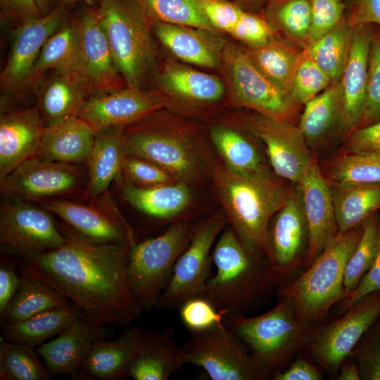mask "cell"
I'll return each mask as SVG.
<instances>
[{
  "label": "cell",
  "mask_w": 380,
  "mask_h": 380,
  "mask_svg": "<svg viewBox=\"0 0 380 380\" xmlns=\"http://www.w3.org/2000/svg\"><path fill=\"white\" fill-rule=\"evenodd\" d=\"M60 248L18 262L21 274L43 282L78 305L83 317L100 325L128 326L143 312L128 282L130 245L92 243L70 225Z\"/></svg>",
  "instance_id": "cell-1"
},
{
  "label": "cell",
  "mask_w": 380,
  "mask_h": 380,
  "mask_svg": "<svg viewBox=\"0 0 380 380\" xmlns=\"http://www.w3.org/2000/svg\"><path fill=\"white\" fill-rule=\"evenodd\" d=\"M212 181L227 222L239 238L251 251L267 254L270 220L293 192L268 171L243 175L222 163L215 164Z\"/></svg>",
  "instance_id": "cell-2"
},
{
  "label": "cell",
  "mask_w": 380,
  "mask_h": 380,
  "mask_svg": "<svg viewBox=\"0 0 380 380\" xmlns=\"http://www.w3.org/2000/svg\"><path fill=\"white\" fill-rule=\"evenodd\" d=\"M161 111L124 127L126 154L149 160L188 185L212 179L216 163L208 146Z\"/></svg>",
  "instance_id": "cell-3"
},
{
  "label": "cell",
  "mask_w": 380,
  "mask_h": 380,
  "mask_svg": "<svg viewBox=\"0 0 380 380\" xmlns=\"http://www.w3.org/2000/svg\"><path fill=\"white\" fill-rule=\"evenodd\" d=\"M248 249L231 227L218 236L212 252L215 274L201 295L219 311L243 315L262 298L274 278L270 265Z\"/></svg>",
  "instance_id": "cell-4"
},
{
  "label": "cell",
  "mask_w": 380,
  "mask_h": 380,
  "mask_svg": "<svg viewBox=\"0 0 380 380\" xmlns=\"http://www.w3.org/2000/svg\"><path fill=\"white\" fill-rule=\"evenodd\" d=\"M101 25L127 87L142 89L156 64L151 25L134 0H99Z\"/></svg>",
  "instance_id": "cell-5"
},
{
  "label": "cell",
  "mask_w": 380,
  "mask_h": 380,
  "mask_svg": "<svg viewBox=\"0 0 380 380\" xmlns=\"http://www.w3.org/2000/svg\"><path fill=\"white\" fill-rule=\"evenodd\" d=\"M196 226L182 220L160 234L129 246L126 272L132 293L143 312L156 309L172 278L175 263L186 248Z\"/></svg>",
  "instance_id": "cell-6"
},
{
  "label": "cell",
  "mask_w": 380,
  "mask_h": 380,
  "mask_svg": "<svg viewBox=\"0 0 380 380\" xmlns=\"http://www.w3.org/2000/svg\"><path fill=\"white\" fill-rule=\"evenodd\" d=\"M362 227L338 233L310 268L287 291V300L304 319L322 315L338 299L344 298L346 265L355 249ZM290 303V302H289Z\"/></svg>",
  "instance_id": "cell-7"
},
{
  "label": "cell",
  "mask_w": 380,
  "mask_h": 380,
  "mask_svg": "<svg viewBox=\"0 0 380 380\" xmlns=\"http://www.w3.org/2000/svg\"><path fill=\"white\" fill-rule=\"evenodd\" d=\"M182 345L184 364L203 368L213 380H258L268 370L253 355L243 342L224 324L198 331H189Z\"/></svg>",
  "instance_id": "cell-8"
},
{
  "label": "cell",
  "mask_w": 380,
  "mask_h": 380,
  "mask_svg": "<svg viewBox=\"0 0 380 380\" xmlns=\"http://www.w3.org/2000/svg\"><path fill=\"white\" fill-rule=\"evenodd\" d=\"M222 65L234 104L274 120L294 123L301 105L264 75L244 49L225 45Z\"/></svg>",
  "instance_id": "cell-9"
},
{
  "label": "cell",
  "mask_w": 380,
  "mask_h": 380,
  "mask_svg": "<svg viewBox=\"0 0 380 380\" xmlns=\"http://www.w3.org/2000/svg\"><path fill=\"white\" fill-rule=\"evenodd\" d=\"M227 223L224 213H217L196 225L190 242L178 258L170 281L156 309H179L186 300L203 294L212 276V246Z\"/></svg>",
  "instance_id": "cell-10"
},
{
  "label": "cell",
  "mask_w": 380,
  "mask_h": 380,
  "mask_svg": "<svg viewBox=\"0 0 380 380\" xmlns=\"http://www.w3.org/2000/svg\"><path fill=\"white\" fill-rule=\"evenodd\" d=\"M65 236L52 213L30 202L10 201L0 210V244L3 251L21 260L60 248Z\"/></svg>",
  "instance_id": "cell-11"
},
{
  "label": "cell",
  "mask_w": 380,
  "mask_h": 380,
  "mask_svg": "<svg viewBox=\"0 0 380 380\" xmlns=\"http://www.w3.org/2000/svg\"><path fill=\"white\" fill-rule=\"evenodd\" d=\"M293 312L286 299L256 317L227 315L224 324L251 349L253 355L268 370L281 361L300 335V327Z\"/></svg>",
  "instance_id": "cell-12"
},
{
  "label": "cell",
  "mask_w": 380,
  "mask_h": 380,
  "mask_svg": "<svg viewBox=\"0 0 380 380\" xmlns=\"http://www.w3.org/2000/svg\"><path fill=\"white\" fill-rule=\"evenodd\" d=\"M81 172L74 165L30 158L0 180L1 194L10 201H36L76 189Z\"/></svg>",
  "instance_id": "cell-13"
},
{
  "label": "cell",
  "mask_w": 380,
  "mask_h": 380,
  "mask_svg": "<svg viewBox=\"0 0 380 380\" xmlns=\"http://www.w3.org/2000/svg\"><path fill=\"white\" fill-rule=\"evenodd\" d=\"M248 127L263 143L275 174L299 183L315 159L300 127L258 113L249 119Z\"/></svg>",
  "instance_id": "cell-14"
},
{
  "label": "cell",
  "mask_w": 380,
  "mask_h": 380,
  "mask_svg": "<svg viewBox=\"0 0 380 380\" xmlns=\"http://www.w3.org/2000/svg\"><path fill=\"white\" fill-rule=\"evenodd\" d=\"M168 105L167 99L160 93L125 87L91 96L77 116L99 132L136 123Z\"/></svg>",
  "instance_id": "cell-15"
},
{
  "label": "cell",
  "mask_w": 380,
  "mask_h": 380,
  "mask_svg": "<svg viewBox=\"0 0 380 380\" xmlns=\"http://www.w3.org/2000/svg\"><path fill=\"white\" fill-rule=\"evenodd\" d=\"M65 20L66 8L58 4L49 13L18 25L1 73L3 91H16L27 86L31 70L44 44Z\"/></svg>",
  "instance_id": "cell-16"
},
{
  "label": "cell",
  "mask_w": 380,
  "mask_h": 380,
  "mask_svg": "<svg viewBox=\"0 0 380 380\" xmlns=\"http://www.w3.org/2000/svg\"><path fill=\"white\" fill-rule=\"evenodd\" d=\"M296 185L309 239L308 264L311 265L338 234L331 189L315 159Z\"/></svg>",
  "instance_id": "cell-17"
},
{
  "label": "cell",
  "mask_w": 380,
  "mask_h": 380,
  "mask_svg": "<svg viewBox=\"0 0 380 380\" xmlns=\"http://www.w3.org/2000/svg\"><path fill=\"white\" fill-rule=\"evenodd\" d=\"M77 22L80 34L81 72L89 96L127 87L114 62L97 8L86 10Z\"/></svg>",
  "instance_id": "cell-18"
},
{
  "label": "cell",
  "mask_w": 380,
  "mask_h": 380,
  "mask_svg": "<svg viewBox=\"0 0 380 380\" xmlns=\"http://www.w3.org/2000/svg\"><path fill=\"white\" fill-rule=\"evenodd\" d=\"M113 332L110 326L96 324L81 316L37 350L52 376L66 374L75 380L94 343L108 338Z\"/></svg>",
  "instance_id": "cell-19"
},
{
  "label": "cell",
  "mask_w": 380,
  "mask_h": 380,
  "mask_svg": "<svg viewBox=\"0 0 380 380\" xmlns=\"http://www.w3.org/2000/svg\"><path fill=\"white\" fill-rule=\"evenodd\" d=\"M43 208L92 243L131 245L135 241L130 225L118 213L67 200L49 201Z\"/></svg>",
  "instance_id": "cell-20"
},
{
  "label": "cell",
  "mask_w": 380,
  "mask_h": 380,
  "mask_svg": "<svg viewBox=\"0 0 380 380\" xmlns=\"http://www.w3.org/2000/svg\"><path fill=\"white\" fill-rule=\"evenodd\" d=\"M44 130L37 106L1 111L0 180L23 162L37 156Z\"/></svg>",
  "instance_id": "cell-21"
},
{
  "label": "cell",
  "mask_w": 380,
  "mask_h": 380,
  "mask_svg": "<svg viewBox=\"0 0 380 380\" xmlns=\"http://www.w3.org/2000/svg\"><path fill=\"white\" fill-rule=\"evenodd\" d=\"M372 31L367 25L353 27L347 62L341 77L343 132L357 128L366 96Z\"/></svg>",
  "instance_id": "cell-22"
},
{
  "label": "cell",
  "mask_w": 380,
  "mask_h": 380,
  "mask_svg": "<svg viewBox=\"0 0 380 380\" xmlns=\"http://www.w3.org/2000/svg\"><path fill=\"white\" fill-rule=\"evenodd\" d=\"M182 346L170 327L161 331L141 329L128 377L135 380H167L184 365Z\"/></svg>",
  "instance_id": "cell-23"
},
{
  "label": "cell",
  "mask_w": 380,
  "mask_h": 380,
  "mask_svg": "<svg viewBox=\"0 0 380 380\" xmlns=\"http://www.w3.org/2000/svg\"><path fill=\"white\" fill-rule=\"evenodd\" d=\"M380 315V300L361 305L326 327L314 344L325 367L336 368Z\"/></svg>",
  "instance_id": "cell-24"
},
{
  "label": "cell",
  "mask_w": 380,
  "mask_h": 380,
  "mask_svg": "<svg viewBox=\"0 0 380 380\" xmlns=\"http://www.w3.org/2000/svg\"><path fill=\"white\" fill-rule=\"evenodd\" d=\"M151 27L160 43L181 61L208 68L222 65L225 44L214 30L161 22Z\"/></svg>",
  "instance_id": "cell-25"
},
{
  "label": "cell",
  "mask_w": 380,
  "mask_h": 380,
  "mask_svg": "<svg viewBox=\"0 0 380 380\" xmlns=\"http://www.w3.org/2000/svg\"><path fill=\"white\" fill-rule=\"evenodd\" d=\"M141 329H125L115 339L96 341L75 380H119L128 377Z\"/></svg>",
  "instance_id": "cell-26"
},
{
  "label": "cell",
  "mask_w": 380,
  "mask_h": 380,
  "mask_svg": "<svg viewBox=\"0 0 380 380\" xmlns=\"http://www.w3.org/2000/svg\"><path fill=\"white\" fill-rule=\"evenodd\" d=\"M88 96V87L80 70L55 72L38 94L37 106L44 127L77 115Z\"/></svg>",
  "instance_id": "cell-27"
},
{
  "label": "cell",
  "mask_w": 380,
  "mask_h": 380,
  "mask_svg": "<svg viewBox=\"0 0 380 380\" xmlns=\"http://www.w3.org/2000/svg\"><path fill=\"white\" fill-rule=\"evenodd\" d=\"M121 195L134 209L158 222L179 217L192 201L190 185L181 182L142 187L124 180Z\"/></svg>",
  "instance_id": "cell-28"
},
{
  "label": "cell",
  "mask_w": 380,
  "mask_h": 380,
  "mask_svg": "<svg viewBox=\"0 0 380 380\" xmlns=\"http://www.w3.org/2000/svg\"><path fill=\"white\" fill-rule=\"evenodd\" d=\"M96 134L77 115L44 127L37 156L72 165L87 163Z\"/></svg>",
  "instance_id": "cell-29"
},
{
  "label": "cell",
  "mask_w": 380,
  "mask_h": 380,
  "mask_svg": "<svg viewBox=\"0 0 380 380\" xmlns=\"http://www.w3.org/2000/svg\"><path fill=\"white\" fill-rule=\"evenodd\" d=\"M124 127H112L97 132L87 161V194L91 197L104 193L111 182L120 177L126 156Z\"/></svg>",
  "instance_id": "cell-30"
},
{
  "label": "cell",
  "mask_w": 380,
  "mask_h": 380,
  "mask_svg": "<svg viewBox=\"0 0 380 380\" xmlns=\"http://www.w3.org/2000/svg\"><path fill=\"white\" fill-rule=\"evenodd\" d=\"M306 226L295 192L276 213L268 233V253L274 274L276 268L289 265L297 256Z\"/></svg>",
  "instance_id": "cell-31"
},
{
  "label": "cell",
  "mask_w": 380,
  "mask_h": 380,
  "mask_svg": "<svg viewBox=\"0 0 380 380\" xmlns=\"http://www.w3.org/2000/svg\"><path fill=\"white\" fill-rule=\"evenodd\" d=\"M309 146H315L338 128L343 132V91L341 81L304 104L299 125Z\"/></svg>",
  "instance_id": "cell-32"
},
{
  "label": "cell",
  "mask_w": 380,
  "mask_h": 380,
  "mask_svg": "<svg viewBox=\"0 0 380 380\" xmlns=\"http://www.w3.org/2000/svg\"><path fill=\"white\" fill-rule=\"evenodd\" d=\"M159 82L168 94L195 103L216 102L225 93V84L217 77L174 63L165 64Z\"/></svg>",
  "instance_id": "cell-33"
},
{
  "label": "cell",
  "mask_w": 380,
  "mask_h": 380,
  "mask_svg": "<svg viewBox=\"0 0 380 380\" xmlns=\"http://www.w3.org/2000/svg\"><path fill=\"white\" fill-rule=\"evenodd\" d=\"M58 72L81 71V43L77 22L67 21L47 39L30 73L27 85L49 70Z\"/></svg>",
  "instance_id": "cell-34"
},
{
  "label": "cell",
  "mask_w": 380,
  "mask_h": 380,
  "mask_svg": "<svg viewBox=\"0 0 380 380\" xmlns=\"http://www.w3.org/2000/svg\"><path fill=\"white\" fill-rule=\"evenodd\" d=\"M331 189L338 233L360 226L380 208V184L335 182Z\"/></svg>",
  "instance_id": "cell-35"
},
{
  "label": "cell",
  "mask_w": 380,
  "mask_h": 380,
  "mask_svg": "<svg viewBox=\"0 0 380 380\" xmlns=\"http://www.w3.org/2000/svg\"><path fill=\"white\" fill-rule=\"evenodd\" d=\"M81 316H83L82 310L72 302L66 306L48 310L20 322H1V337L8 341L32 347L39 346L59 334Z\"/></svg>",
  "instance_id": "cell-36"
},
{
  "label": "cell",
  "mask_w": 380,
  "mask_h": 380,
  "mask_svg": "<svg viewBox=\"0 0 380 380\" xmlns=\"http://www.w3.org/2000/svg\"><path fill=\"white\" fill-rule=\"evenodd\" d=\"M244 50L264 75L291 94L293 80L303 50L276 36L260 46L248 47Z\"/></svg>",
  "instance_id": "cell-37"
},
{
  "label": "cell",
  "mask_w": 380,
  "mask_h": 380,
  "mask_svg": "<svg viewBox=\"0 0 380 380\" xmlns=\"http://www.w3.org/2000/svg\"><path fill=\"white\" fill-rule=\"evenodd\" d=\"M209 137L223 164L229 170L243 175L268 171L255 146L239 131L215 125L210 127Z\"/></svg>",
  "instance_id": "cell-38"
},
{
  "label": "cell",
  "mask_w": 380,
  "mask_h": 380,
  "mask_svg": "<svg viewBox=\"0 0 380 380\" xmlns=\"http://www.w3.org/2000/svg\"><path fill=\"white\" fill-rule=\"evenodd\" d=\"M21 276L17 292L0 316L1 322H20L72 303L49 285L23 274Z\"/></svg>",
  "instance_id": "cell-39"
},
{
  "label": "cell",
  "mask_w": 380,
  "mask_h": 380,
  "mask_svg": "<svg viewBox=\"0 0 380 380\" xmlns=\"http://www.w3.org/2000/svg\"><path fill=\"white\" fill-rule=\"evenodd\" d=\"M353 27L346 15L331 30L303 50L330 77L341 81L347 62Z\"/></svg>",
  "instance_id": "cell-40"
},
{
  "label": "cell",
  "mask_w": 380,
  "mask_h": 380,
  "mask_svg": "<svg viewBox=\"0 0 380 380\" xmlns=\"http://www.w3.org/2000/svg\"><path fill=\"white\" fill-rule=\"evenodd\" d=\"M266 19L274 32L289 44L304 50L308 44L311 24L310 0H270Z\"/></svg>",
  "instance_id": "cell-41"
},
{
  "label": "cell",
  "mask_w": 380,
  "mask_h": 380,
  "mask_svg": "<svg viewBox=\"0 0 380 380\" xmlns=\"http://www.w3.org/2000/svg\"><path fill=\"white\" fill-rule=\"evenodd\" d=\"M34 347L0 339L1 380H49L52 376Z\"/></svg>",
  "instance_id": "cell-42"
},
{
  "label": "cell",
  "mask_w": 380,
  "mask_h": 380,
  "mask_svg": "<svg viewBox=\"0 0 380 380\" xmlns=\"http://www.w3.org/2000/svg\"><path fill=\"white\" fill-rule=\"evenodd\" d=\"M151 25L154 23L215 30L196 0H134Z\"/></svg>",
  "instance_id": "cell-43"
},
{
  "label": "cell",
  "mask_w": 380,
  "mask_h": 380,
  "mask_svg": "<svg viewBox=\"0 0 380 380\" xmlns=\"http://www.w3.org/2000/svg\"><path fill=\"white\" fill-rule=\"evenodd\" d=\"M379 226L373 217H369L362 225L360 241L346 265L343 278L344 298L358 285L360 279L371 268L377 250Z\"/></svg>",
  "instance_id": "cell-44"
},
{
  "label": "cell",
  "mask_w": 380,
  "mask_h": 380,
  "mask_svg": "<svg viewBox=\"0 0 380 380\" xmlns=\"http://www.w3.org/2000/svg\"><path fill=\"white\" fill-rule=\"evenodd\" d=\"M331 175L335 182L380 184V154L350 153L337 160Z\"/></svg>",
  "instance_id": "cell-45"
},
{
  "label": "cell",
  "mask_w": 380,
  "mask_h": 380,
  "mask_svg": "<svg viewBox=\"0 0 380 380\" xmlns=\"http://www.w3.org/2000/svg\"><path fill=\"white\" fill-rule=\"evenodd\" d=\"M331 83L327 73L303 51L291 88L293 98L300 105H304Z\"/></svg>",
  "instance_id": "cell-46"
},
{
  "label": "cell",
  "mask_w": 380,
  "mask_h": 380,
  "mask_svg": "<svg viewBox=\"0 0 380 380\" xmlns=\"http://www.w3.org/2000/svg\"><path fill=\"white\" fill-rule=\"evenodd\" d=\"M380 120V37L372 39L364 106L357 127Z\"/></svg>",
  "instance_id": "cell-47"
},
{
  "label": "cell",
  "mask_w": 380,
  "mask_h": 380,
  "mask_svg": "<svg viewBox=\"0 0 380 380\" xmlns=\"http://www.w3.org/2000/svg\"><path fill=\"white\" fill-rule=\"evenodd\" d=\"M178 310L180 319L188 331L203 330L222 324L227 315L202 296L186 300Z\"/></svg>",
  "instance_id": "cell-48"
},
{
  "label": "cell",
  "mask_w": 380,
  "mask_h": 380,
  "mask_svg": "<svg viewBox=\"0 0 380 380\" xmlns=\"http://www.w3.org/2000/svg\"><path fill=\"white\" fill-rule=\"evenodd\" d=\"M124 180L134 185L148 187L178 182L158 165L132 156L124 158L121 175Z\"/></svg>",
  "instance_id": "cell-49"
},
{
  "label": "cell",
  "mask_w": 380,
  "mask_h": 380,
  "mask_svg": "<svg viewBox=\"0 0 380 380\" xmlns=\"http://www.w3.org/2000/svg\"><path fill=\"white\" fill-rule=\"evenodd\" d=\"M310 4L308 44L334 28L344 18L345 10L342 0H310Z\"/></svg>",
  "instance_id": "cell-50"
},
{
  "label": "cell",
  "mask_w": 380,
  "mask_h": 380,
  "mask_svg": "<svg viewBox=\"0 0 380 380\" xmlns=\"http://www.w3.org/2000/svg\"><path fill=\"white\" fill-rule=\"evenodd\" d=\"M230 34L251 48L260 46L275 36L266 18L245 11Z\"/></svg>",
  "instance_id": "cell-51"
},
{
  "label": "cell",
  "mask_w": 380,
  "mask_h": 380,
  "mask_svg": "<svg viewBox=\"0 0 380 380\" xmlns=\"http://www.w3.org/2000/svg\"><path fill=\"white\" fill-rule=\"evenodd\" d=\"M215 30L230 34L243 11L227 0H196Z\"/></svg>",
  "instance_id": "cell-52"
},
{
  "label": "cell",
  "mask_w": 380,
  "mask_h": 380,
  "mask_svg": "<svg viewBox=\"0 0 380 380\" xmlns=\"http://www.w3.org/2000/svg\"><path fill=\"white\" fill-rule=\"evenodd\" d=\"M346 146L352 153L380 154V120L355 129L348 135Z\"/></svg>",
  "instance_id": "cell-53"
},
{
  "label": "cell",
  "mask_w": 380,
  "mask_h": 380,
  "mask_svg": "<svg viewBox=\"0 0 380 380\" xmlns=\"http://www.w3.org/2000/svg\"><path fill=\"white\" fill-rule=\"evenodd\" d=\"M21 274L18 263L11 258L1 257L0 262V316H1L17 292Z\"/></svg>",
  "instance_id": "cell-54"
},
{
  "label": "cell",
  "mask_w": 380,
  "mask_h": 380,
  "mask_svg": "<svg viewBox=\"0 0 380 380\" xmlns=\"http://www.w3.org/2000/svg\"><path fill=\"white\" fill-rule=\"evenodd\" d=\"M1 15L18 25L42 16L35 0H0Z\"/></svg>",
  "instance_id": "cell-55"
},
{
  "label": "cell",
  "mask_w": 380,
  "mask_h": 380,
  "mask_svg": "<svg viewBox=\"0 0 380 380\" xmlns=\"http://www.w3.org/2000/svg\"><path fill=\"white\" fill-rule=\"evenodd\" d=\"M380 291V224L376 256L371 268L360 279L357 287L346 297L352 305L371 293Z\"/></svg>",
  "instance_id": "cell-56"
},
{
  "label": "cell",
  "mask_w": 380,
  "mask_h": 380,
  "mask_svg": "<svg viewBox=\"0 0 380 380\" xmlns=\"http://www.w3.org/2000/svg\"><path fill=\"white\" fill-rule=\"evenodd\" d=\"M349 25L355 27L369 23L380 24V0H351Z\"/></svg>",
  "instance_id": "cell-57"
},
{
  "label": "cell",
  "mask_w": 380,
  "mask_h": 380,
  "mask_svg": "<svg viewBox=\"0 0 380 380\" xmlns=\"http://www.w3.org/2000/svg\"><path fill=\"white\" fill-rule=\"evenodd\" d=\"M360 365L365 379L380 380V336L365 350L360 358Z\"/></svg>",
  "instance_id": "cell-58"
},
{
  "label": "cell",
  "mask_w": 380,
  "mask_h": 380,
  "mask_svg": "<svg viewBox=\"0 0 380 380\" xmlns=\"http://www.w3.org/2000/svg\"><path fill=\"white\" fill-rule=\"evenodd\" d=\"M277 380H319L322 376L312 365L303 359L296 360L288 369L274 376Z\"/></svg>",
  "instance_id": "cell-59"
},
{
  "label": "cell",
  "mask_w": 380,
  "mask_h": 380,
  "mask_svg": "<svg viewBox=\"0 0 380 380\" xmlns=\"http://www.w3.org/2000/svg\"><path fill=\"white\" fill-rule=\"evenodd\" d=\"M340 380H359L360 379L358 369L353 365H346L341 367L338 375Z\"/></svg>",
  "instance_id": "cell-60"
},
{
  "label": "cell",
  "mask_w": 380,
  "mask_h": 380,
  "mask_svg": "<svg viewBox=\"0 0 380 380\" xmlns=\"http://www.w3.org/2000/svg\"><path fill=\"white\" fill-rule=\"evenodd\" d=\"M37 5L42 15H46L54 9L58 5L57 0H35Z\"/></svg>",
  "instance_id": "cell-61"
},
{
  "label": "cell",
  "mask_w": 380,
  "mask_h": 380,
  "mask_svg": "<svg viewBox=\"0 0 380 380\" xmlns=\"http://www.w3.org/2000/svg\"><path fill=\"white\" fill-rule=\"evenodd\" d=\"M59 4L67 9L80 3H86L94 6L96 4H99V0H59Z\"/></svg>",
  "instance_id": "cell-62"
},
{
  "label": "cell",
  "mask_w": 380,
  "mask_h": 380,
  "mask_svg": "<svg viewBox=\"0 0 380 380\" xmlns=\"http://www.w3.org/2000/svg\"><path fill=\"white\" fill-rule=\"evenodd\" d=\"M248 1H250L251 3H254V4H259V3H262L265 1H267V0H246Z\"/></svg>",
  "instance_id": "cell-63"
}]
</instances>
